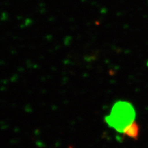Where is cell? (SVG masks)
Wrapping results in <instances>:
<instances>
[{"instance_id": "cell-1", "label": "cell", "mask_w": 148, "mask_h": 148, "mask_svg": "<svg viewBox=\"0 0 148 148\" xmlns=\"http://www.w3.org/2000/svg\"><path fill=\"white\" fill-rule=\"evenodd\" d=\"M122 132L127 137L134 138V139H137L140 133L139 125L138 124V123L134 121L130 124L125 127L123 130V132Z\"/></svg>"}]
</instances>
